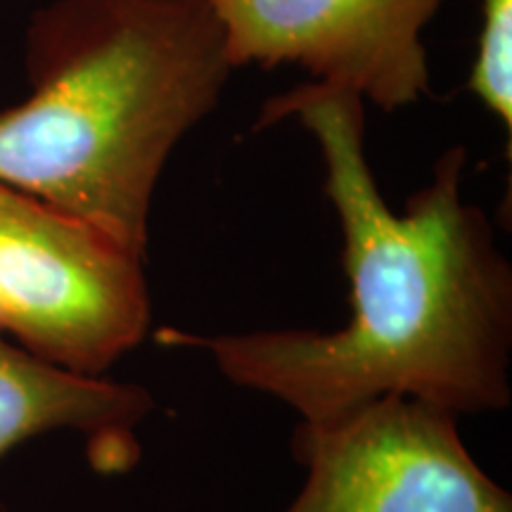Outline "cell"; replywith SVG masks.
I'll list each match as a JSON object with an SVG mask.
<instances>
[{"label": "cell", "instance_id": "1", "mask_svg": "<svg viewBox=\"0 0 512 512\" xmlns=\"http://www.w3.org/2000/svg\"><path fill=\"white\" fill-rule=\"evenodd\" d=\"M297 119L318 143L325 195L342 226L351 318L335 332L195 335L162 328V347L200 349L240 387L323 425L382 396L451 415L510 401L512 268L477 204L463 197L465 147H448L406 209L384 202L366 155V102L309 81L273 95L259 128Z\"/></svg>", "mask_w": 512, "mask_h": 512}, {"label": "cell", "instance_id": "2", "mask_svg": "<svg viewBox=\"0 0 512 512\" xmlns=\"http://www.w3.org/2000/svg\"><path fill=\"white\" fill-rule=\"evenodd\" d=\"M233 69L207 0H50L24 34L29 95L0 110V183L147 261L166 164Z\"/></svg>", "mask_w": 512, "mask_h": 512}, {"label": "cell", "instance_id": "3", "mask_svg": "<svg viewBox=\"0 0 512 512\" xmlns=\"http://www.w3.org/2000/svg\"><path fill=\"white\" fill-rule=\"evenodd\" d=\"M145 259L72 214L0 183V337L102 377L150 328Z\"/></svg>", "mask_w": 512, "mask_h": 512}, {"label": "cell", "instance_id": "4", "mask_svg": "<svg viewBox=\"0 0 512 512\" xmlns=\"http://www.w3.org/2000/svg\"><path fill=\"white\" fill-rule=\"evenodd\" d=\"M304 489L285 512H512L458 434L456 415L382 396L323 425H299Z\"/></svg>", "mask_w": 512, "mask_h": 512}, {"label": "cell", "instance_id": "5", "mask_svg": "<svg viewBox=\"0 0 512 512\" xmlns=\"http://www.w3.org/2000/svg\"><path fill=\"white\" fill-rule=\"evenodd\" d=\"M230 62L294 64L328 83L399 112L432 95L425 29L446 0H207Z\"/></svg>", "mask_w": 512, "mask_h": 512}, {"label": "cell", "instance_id": "6", "mask_svg": "<svg viewBox=\"0 0 512 512\" xmlns=\"http://www.w3.org/2000/svg\"><path fill=\"white\" fill-rule=\"evenodd\" d=\"M152 408L138 384L50 366L0 337V458L22 441L72 430L88 439L98 470L124 472L138 460L136 427Z\"/></svg>", "mask_w": 512, "mask_h": 512}, {"label": "cell", "instance_id": "7", "mask_svg": "<svg viewBox=\"0 0 512 512\" xmlns=\"http://www.w3.org/2000/svg\"><path fill=\"white\" fill-rule=\"evenodd\" d=\"M467 91L512 136V0H482L475 64Z\"/></svg>", "mask_w": 512, "mask_h": 512}]
</instances>
